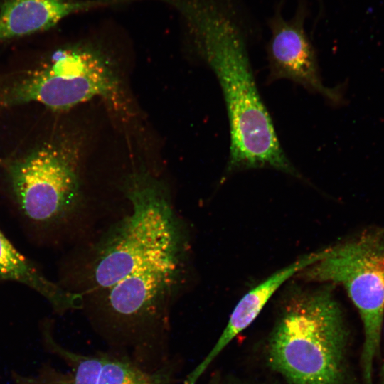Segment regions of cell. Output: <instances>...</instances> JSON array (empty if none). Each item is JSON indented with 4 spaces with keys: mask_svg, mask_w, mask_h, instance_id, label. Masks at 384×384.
Instances as JSON below:
<instances>
[{
    "mask_svg": "<svg viewBox=\"0 0 384 384\" xmlns=\"http://www.w3.org/2000/svg\"><path fill=\"white\" fill-rule=\"evenodd\" d=\"M251 25L219 18L196 26L198 48L218 80L227 107L230 139L227 170L270 168L301 178L258 92L247 47Z\"/></svg>",
    "mask_w": 384,
    "mask_h": 384,
    "instance_id": "6da1fadb",
    "label": "cell"
},
{
    "mask_svg": "<svg viewBox=\"0 0 384 384\" xmlns=\"http://www.w3.org/2000/svg\"><path fill=\"white\" fill-rule=\"evenodd\" d=\"M351 331L331 284L290 294L265 347L269 367L290 384H363L349 353Z\"/></svg>",
    "mask_w": 384,
    "mask_h": 384,
    "instance_id": "7a4b0ae2",
    "label": "cell"
},
{
    "mask_svg": "<svg viewBox=\"0 0 384 384\" xmlns=\"http://www.w3.org/2000/svg\"><path fill=\"white\" fill-rule=\"evenodd\" d=\"M5 193L16 217L46 245L81 205L75 151L65 141L44 138L2 164Z\"/></svg>",
    "mask_w": 384,
    "mask_h": 384,
    "instance_id": "3957f363",
    "label": "cell"
},
{
    "mask_svg": "<svg viewBox=\"0 0 384 384\" xmlns=\"http://www.w3.org/2000/svg\"><path fill=\"white\" fill-rule=\"evenodd\" d=\"M124 185L132 214L99 247L90 274L97 289L106 290L135 270L181 252L179 226L160 182L140 171Z\"/></svg>",
    "mask_w": 384,
    "mask_h": 384,
    "instance_id": "277c9868",
    "label": "cell"
},
{
    "mask_svg": "<svg viewBox=\"0 0 384 384\" xmlns=\"http://www.w3.org/2000/svg\"><path fill=\"white\" fill-rule=\"evenodd\" d=\"M296 276L306 282L341 285L346 289L363 325L361 380L363 384H374L384 320V231L365 230L325 248L321 258Z\"/></svg>",
    "mask_w": 384,
    "mask_h": 384,
    "instance_id": "5b68a950",
    "label": "cell"
},
{
    "mask_svg": "<svg viewBox=\"0 0 384 384\" xmlns=\"http://www.w3.org/2000/svg\"><path fill=\"white\" fill-rule=\"evenodd\" d=\"M95 97L117 110L123 106L119 81L108 62L97 51L81 46L59 49L0 85L4 107L36 103L63 112Z\"/></svg>",
    "mask_w": 384,
    "mask_h": 384,
    "instance_id": "8992f818",
    "label": "cell"
},
{
    "mask_svg": "<svg viewBox=\"0 0 384 384\" xmlns=\"http://www.w3.org/2000/svg\"><path fill=\"white\" fill-rule=\"evenodd\" d=\"M283 2L279 1L273 15L267 20L271 33L267 46L268 82L288 79L311 92L338 102L340 92L322 82L316 50L305 31L307 4L301 0L293 16L287 19L282 14Z\"/></svg>",
    "mask_w": 384,
    "mask_h": 384,
    "instance_id": "52a82bcc",
    "label": "cell"
},
{
    "mask_svg": "<svg viewBox=\"0 0 384 384\" xmlns=\"http://www.w3.org/2000/svg\"><path fill=\"white\" fill-rule=\"evenodd\" d=\"M324 252L325 248L304 255L290 265L277 271L246 293L234 308L227 326L213 348L193 370L194 376L199 378L208 365L230 341L254 321L269 299L286 281L318 261L324 255Z\"/></svg>",
    "mask_w": 384,
    "mask_h": 384,
    "instance_id": "ba28073f",
    "label": "cell"
},
{
    "mask_svg": "<svg viewBox=\"0 0 384 384\" xmlns=\"http://www.w3.org/2000/svg\"><path fill=\"white\" fill-rule=\"evenodd\" d=\"M93 5L79 0H3L0 4V44L48 30L66 16Z\"/></svg>",
    "mask_w": 384,
    "mask_h": 384,
    "instance_id": "9c48e42d",
    "label": "cell"
},
{
    "mask_svg": "<svg viewBox=\"0 0 384 384\" xmlns=\"http://www.w3.org/2000/svg\"><path fill=\"white\" fill-rule=\"evenodd\" d=\"M41 342L45 350L62 359L70 368L63 372L50 363H43L34 375H22L13 371L14 384H97L103 361V352L82 355L73 352L54 338L53 322L49 319L41 321Z\"/></svg>",
    "mask_w": 384,
    "mask_h": 384,
    "instance_id": "30bf717a",
    "label": "cell"
},
{
    "mask_svg": "<svg viewBox=\"0 0 384 384\" xmlns=\"http://www.w3.org/2000/svg\"><path fill=\"white\" fill-rule=\"evenodd\" d=\"M14 282L39 294L58 313L80 309L81 293L73 292L50 280L21 254L0 228V283Z\"/></svg>",
    "mask_w": 384,
    "mask_h": 384,
    "instance_id": "8fae6325",
    "label": "cell"
},
{
    "mask_svg": "<svg viewBox=\"0 0 384 384\" xmlns=\"http://www.w3.org/2000/svg\"><path fill=\"white\" fill-rule=\"evenodd\" d=\"M176 366L169 361L161 366L146 369L129 358L114 353H103L97 384H171Z\"/></svg>",
    "mask_w": 384,
    "mask_h": 384,
    "instance_id": "7c38bea8",
    "label": "cell"
},
{
    "mask_svg": "<svg viewBox=\"0 0 384 384\" xmlns=\"http://www.w3.org/2000/svg\"><path fill=\"white\" fill-rule=\"evenodd\" d=\"M382 337L383 341V354L378 373V384H384V320L382 329Z\"/></svg>",
    "mask_w": 384,
    "mask_h": 384,
    "instance_id": "4fadbf2b",
    "label": "cell"
},
{
    "mask_svg": "<svg viewBox=\"0 0 384 384\" xmlns=\"http://www.w3.org/2000/svg\"><path fill=\"white\" fill-rule=\"evenodd\" d=\"M316 1H317V2H318V5H319V6H321V4H322L321 0H316Z\"/></svg>",
    "mask_w": 384,
    "mask_h": 384,
    "instance_id": "5bb4252c",
    "label": "cell"
}]
</instances>
